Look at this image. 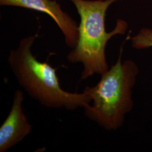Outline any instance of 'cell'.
<instances>
[{
	"label": "cell",
	"instance_id": "cell-1",
	"mask_svg": "<svg viewBox=\"0 0 152 152\" xmlns=\"http://www.w3.org/2000/svg\"><path fill=\"white\" fill-rule=\"evenodd\" d=\"M37 37V33L23 38L18 47L10 52L8 63L19 85L31 98L46 108L75 110L87 107L91 102L87 92L63 90L56 68L47 61H39L33 55L31 48Z\"/></svg>",
	"mask_w": 152,
	"mask_h": 152
},
{
	"label": "cell",
	"instance_id": "cell-2",
	"mask_svg": "<svg viewBox=\"0 0 152 152\" xmlns=\"http://www.w3.org/2000/svg\"><path fill=\"white\" fill-rule=\"evenodd\" d=\"M122 46L115 63L101 75L95 86L83 90L92 102L83 108L85 115L107 130L122 127L134 105L132 90L139 69L133 60L122 63Z\"/></svg>",
	"mask_w": 152,
	"mask_h": 152
},
{
	"label": "cell",
	"instance_id": "cell-3",
	"mask_svg": "<svg viewBox=\"0 0 152 152\" xmlns=\"http://www.w3.org/2000/svg\"><path fill=\"white\" fill-rule=\"evenodd\" d=\"M69 1L76 6L81 22L78 26V42L67 55V59L71 63L82 64V80L95 75H102L109 68L105 55L107 44L114 36L124 34L127 29V23L118 19L112 31H105L106 11L116 0Z\"/></svg>",
	"mask_w": 152,
	"mask_h": 152
},
{
	"label": "cell",
	"instance_id": "cell-4",
	"mask_svg": "<svg viewBox=\"0 0 152 152\" xmlns=\"http://www.w3.org/2000/svg\"><path fill=\"white\" fill-rule=\"evenodd\" d=\"M1 6H15L44 12L51 16L65 37L66 45L73 49L78 40V26L71 16L63 11L56 1L51 0H0Z\"/></svg>",
	"mask_w": 152,
	"mask_h": 152
},
{
	"label": "cell",
	"instance_id": "cell-5",
	"mask_svg": "<svg viewBox=\"0 0 152 152\" xmlns=\"http://www.w3.org/2000/svg\"><path fill=\"white\" fill-rule=\"evenodd\" d=\"M24 94L17 90L14 95L11 109L0 127V152H5L30 134L32 126L24 113L22 104Z\"/></svg>",
	"mask_w": 152,
	"mask_h": 152
},
{
	"label": "cell",
	"instance_id": "cell-6",
	"mask_svg": "<svg viewBox=\"0 0 152 152\" xmlns=\"http://www.w3.org/2000/svg\"><path fill=\"white\" fill-rule=\"evenodd\" d=\"M132 46L136 49H145L152 47V29L148 28L141 29L138 33L131 38Z\"/></svg>",
	"mask_w": 152,
	"mask_h": 152
}]
</instances>
